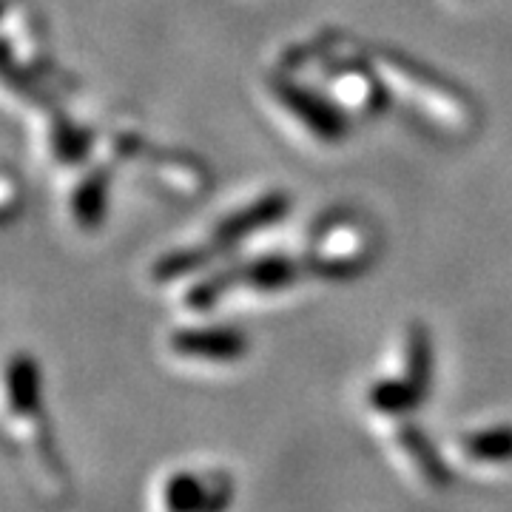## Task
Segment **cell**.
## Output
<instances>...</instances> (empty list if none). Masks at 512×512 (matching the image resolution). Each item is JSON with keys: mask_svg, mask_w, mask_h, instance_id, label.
Returning <instances> with one entry per match:
<instances>
[{"mask_svg": "<svg viewBox=\"0 0 512 512\" xmlns=\"http://www.w3.org/2000/svg\"><path fill=\"white\" fill-rule=\"evenodd\" d=\"M279 66L322 89L350 120H376L393 103L370 46L345 32L328 29L293 43L282 52Z\"/></svg>", "mask_w": 512, "mask_h": 512, "instance_id": "1", "label": "cell"}, {"mask_svg": "<svg viewBox=\"0 0 512 512\" xmlns=\"http://www.w3.org/2000/svg\"><path fill=\"white\" fill-rule=\"evenodd\" d=\"M288 214H291V194L285 188H262L237 202L234 208H225L222 214H217L205 225L200 237L157 254L148 268V276L154 285L177 288L188 276L231 259L239 248H245L259 234L271 231Z\"/></svg>", "mask_w": 512, "mask_h": 512, "instance_id": "2", "label": "cell"}, {"mask_svg": "<svg viewBox=\"0 0 512 512\" xmlns=\"http://www.w3.org/2000/svg\"><path fill=\"white\" fill-rule=\"evenodd\" d=\"M370 57L382 74L390 97L402 103L404 109L413 111L424 126L453 140H464L476 134L481 126V109L467 94V89H461L433 66L390 46L387 49L370 46Z\"/></svg>", "mask_w": 512, "mask_h": 512, "instance_id": "3", "label": "cell"}, {"mask_svg": "<svg viewBox=\"0 0 512 512\" xmlns=\"http://www.w3.org/2000/svg\"><path fill=\"white\" fill-rule=\"evenodd\" d=\"M3 407H6L9 436L20 444L23 456L29 458V467L40 476L43 484L60 490L63 470H60L52 433H49V419H46V410H43L40 367L26 350L9 356V362H6Z\"/></svg>", "mask_w": 512, "mask_h": 512, "instance_id": "4", "label": "cell"}, {"mask_svg": "<svg viewBox=\"0 0 512 512\" xmlns=\"http://www.w3.org/2000/svg\"><path fill=\"white\" fill-rule=\"evenodd\" d=\"M379 231L356 211H330L313 222L299 248L305 274L325 282L356 279L379 259Z\"/></svg>", "mask_w": 512, "mask_h": 512, "instance_id": "5", "label": "cell"}, {"mask_svg": "<svg viewBox=\"0 0 512 512\" xmlns=\"http://www.w3.org/2000/svg\"><path fill=\"white\" fill-rule=\"evenodd\" d=\"M259 97L265 109L308 146L339 148L348 140L353 120L299 74L276 66L259 80Z\"/></svg>", "mask_w": 512, "mask_h": 512, "instance_id": "6", "label": "cell"}, {"mask_svg": "<svg viewBox=\"0 0 512 512\" xmlns=\"http://www.w3.org/2000/svg\"><path fill=\"white\" fill-rule=\"evenodd\" d=\"M390 370L365 387V407L376 419L410 416L419 410L433 384V339L421 322H407L390 350Z\"/></svg>", "mask_w": 512, "mask_h": 512, "instance_id": "7", "label": "cell"}, {"mask_svg": "<svg viewBox=\"0 0 512 512\" xmlns=\"http://www.w3.org/2000/svg\"><path fill=\"white\" fill-rule=\"evenodd\" d=\"M114 165L143 171V180L171 200H200L211 188V168L183 148L154 146L140 131H114L103 151Z\"/></svg>", "mask_w": 512, "mask_h": 512, "instance_id": "8", "label": "cell"}, {"mask_svg": "<svg viewBox=\"0 0 512 512\" xmlns=\"http://www.w3.org/2000/svg\"><path fill=\"white\" fill-rule=\"evenodd\" d=\"M3 69L9 94H37L52 74L46 26L26 0H6L3 12Z\"/></svg>", "mask_w": 512, "mask_h": 512, "instance_id": "9", "label": "cell"}, {"mask_svg": "<svg viewBox=\"0 0 512 512\" xmlns=\"http://www.w3.org/2000/svg\"><path fill=\"white\" fill-rule=\"evenodd\" d=\"M163 348L168 359H174L180 365L234 367L248 356L251 342L234 325L188 316V322H180V325L165 330Z\"/></svg>", "mask_w": 512, "mask_h": 512, "instance_id": "10", "label": "cell"}, {"mask_svg": "<svg viewBox=\"0 0 512 512\" xmlns=\"http://www.w3.org/2000/svg\"><path fill=\"white\" fill-rule=\"evenodd\" d=\"M111 168L114 163L106 154H92L89 160L63 171V183H60L63 211L72 228L83 234H94L109 214Z\"/></svg>", "mask_w": 512, "mask_h": 512, "instance_id": "11", "label": "cell"}, {"mask_svg": "<svg viewBox=\"0 0 512 512\" xmlns=\"http://www.w3.org/2000/svg\"><path fill=\"white\" fill-rule=\"evenodd\" d=\"M382 421L384 441L390 444L393 456L407 467V473H413L416 481H421L430 490H444L450 484V473L444 467V461L436 453V447L427 441L421 433V427L410 416H393Z\"/></svg>", "mask_w": 512, "mask_h": 512, "instance_id": "12", "label": "cell"}, {"mask_svg": "<svg viewBox=\"0 0 512 512\" xmlns=\"http://www.w3.org/2000/svg\"><path fill=\"white\" fill-rule=\"evenodd\" d=\"M234 276H237V293H251L259 299H274L282 293L293 291L302 279L305 268L299 254L285 251H259V254L231 259Z\"/></svg>", "mask_w": 512, "mask_h": 512, "instance_id": "13", "label": "cell"}, {"mask_svg": "<svg viewBox=\"0 0 512 512\" xmlns=\"http://www.w3.org/2000/svg\"><path fill=\"white\" fill-rule=\"evenodd\" d=\"M228 504H231L228 481H220L217 487H211L197 473H188V470L168 473L157 490L160 512H225Z\"/></svg>", "mask_w": 512, "mask_h": 512, "instance_id": "14", "label": "cell"}, {"mask_svg": "<svg viewBox=\"0 0 512 512\" xmlns=\"http://www.w3.org/2000/svg\"><path fill=\"white\" fill-rule=\"evenodd\" d=\"M456 453L467 464L481 467L512 464V424H490L461 433L456 439Z\"/></svg>", "mask_w": 512, "mask_h": 512, "instance_id": "15", "label": "cell"}, {"mask_svg": "<svg viewBox=\"0 0 512 512\" xmlns=\"http://www.w3.org/2000/svg\"><path fill=\"white\" fill-rule=\"evenodd\" d=\"M461 3H470V0H461Z\"/></svg>", "mask_w": 512, "mask_h": 512, "instance_id": "16", "label": "cell"}]
</instances>
